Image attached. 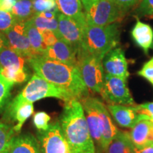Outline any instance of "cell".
Listing matches in <instances>:
<instances>
[{
  "label": "cell",
  "instance_id": "cell-1",
  "mask_svg": "<svg viewBox=\"0 0 153 153\" xmlns=\"http://www.w3.org/2000/svg\"><path fill=\"white\" fill-rule=\"evenodd\" d=\"M28 61L36 74L65 91L73 99L81 100L89 96V89L77 66L65 64L43 55L31 57Z\"/></svg>",
  "mask_w": 153,
  "mask_h": 153
},
{
  "label": "cell",
  "instance_id": "cell-2",
  "mask_svg": "<svg viewBox=\"0 0 153 153\" xmlns=\"http://www.w3.org/2000/svg\"><path fill=\"white\" fill-rule=\"evenodd\" d=\"M60 125L72 153H96L94 142L79 100L72 99L65 102Z\"/></svg>",
  "mask_w": 153,
  "mask_h": 153
},
{
  "label": "cell",
  "instance_id": "cell-3",
  "mask_svg": "<svg viewBox=\"0 0 153 153\" xmlns=\"http://www.w3.org/2000/svg\"><path fill=\"white\" fill-rule=\"evenodd\" d=\"M120 30L117 23L106 26L87 25L77 59L84 55L104 57L119 43Z\"/></svg>",
  "mask_w": 153,
  "mask_h": 153
},
{
  "label": "cell",
  "instance_id": "cell-4",
  "mask_svg": "<svg viewBox=\"0 0 153 153\" xmlns=\"http://www.w3.org/2000/svg\"><path fill=\"white\" fill-rule=\"evenodd\" d=\"M45 98H56L65 102L73 99L65 91L35 74L23 90L11 101L8 106V114L24 103H33Z\"/></svg>",
  "mask_w": 153,
  "mask_h": 153
},
{
  "label": "cell",
  "instance_id": "cell-5",
  "mask_svg": "<svg viewBox=\"0 0 153 153\" xmlns=\"http://www.w3.org/2000/svg\"><path fill=\"white\" fill-rule=\"evenodd\" d=\"M87 25L106 26L116 23L125 16L111 0H96L85 10Z\"/></svg>",
  "mask_w": 153,
  "mask_h": 153
},
{
  "label": "cell",
  "instance_id": "cell-6",
  "mask_svg": "<svg viewBox=\"0 0 153 153\" xmlns=\"http://www.w3.org/2000/svg\"><path fill=\"white\" fill-rule=\"evenodd\" d=\"M77 68L88 89L94 93L100 94L105 76L103 58L94 55H84L78 58Z\"/></svg>",
  "mask_w": 153,
  "mask_h": 153
},
{
  "label": "cell",
  "instance_id": "cell-7",
  "mask_svg": "<svg viewBox=\"0 0 153 153\" xmlns=\"http://www.w3.org/2000/svg\"><path fill=\"white\" fill-rule=\"evenodd\" d=\"M127 80L105 74L104 82L101 90V95L105 101L109 104L123 106H135Z\"/></svg>",
  "mask_w": 153,
  "mask_h": 153
},
{
  "label": "cell",
  "instance_id": "cell-8",
  "mask_svg": "<svg viewBox=\"0 0 153 153\" xmlns=\"http://www.w3.org/2000/svg\"><path fill=\"white\" fill-rule=\"evenodd\" d=\"M38 137L41 153H72L59 122L51 124L47 131L41 132Z\"/></svg>",
  "mask_w": 153,
  "mask_h": 153
},
{
  "label": "cell",
  "instance_id": "cell-9",
  "mask_svg": "<svg viewBox=\"0 0 153 153\" xmlns=\"http://www.w3.org/2000/svg\"><path fill=\"white\" fill-rule=\"evenodd\" d=\"M57 17L60 38L72 45L78 53L81 48L86 27L61 13H58Z\"/></svg>",
  "mask_w": 153,
  "mask_h": 153
},
{
  "label": "cell",
  "instance_id": "cell-10",
  "mask_svg": "<svg viewBox=\"0 0 153 153\" xmlns=\"http://www.w3.org/2000/svg\"><path fill=\"white\" fill-rule=\"evenodd\" d=\"M4 34L9 41L10 48L27 57L28 60L36 56L30 46L24 21H17L11 29Z\"/></svg>",
  "mask_w": 153,
  "mask_h": 153
},
{
  "label": "cell",
  "instance_id": "cell-11",
  "mask_svg": "<svg viewBox=\"0 0 153 153\" xmlns=\"http://www.w3.org/2000/svg\"><path fill=\"white\" fill-rule=\"evenodd\" d=\"M104 72L108 75L127 80L129 76L128 62L123 50L116 47L107 53L103 59Z\"/></svg>",
  "mask_w": 153,
  "mask_h": 153
},
{
  "label": "cell",
  "instance_id": "cell-12",
  "mask_svg": "<svg viewBox=\"0 0 153 153\" xmlns=\"http://www.w3.org/2000/svg\"><path fill=\"white\" fill-rule=\"evenodd\" d=\"M95 97H88L80 101L83 106L90 135L94 142L101 147L102 133H101V119L95 105Z\"/></svg>",
  "mask_w": 153,
  "mask_h": 153
},
{
  "label": "cell",
  "instance_id": "cell-13",
  "mask_svg": "<svg viewBox=\"0 0 153 153\" xmlns=\"http://www.w3.org/2000/svg\"><path fill=\"white\" fill-rule=\"evenodd\" d=\"M43 55L65 64L77 66V51L62 39H59L53 45L48 47Z\"/></svg>",
  "mask_w": 153,
  "mask_h": 153
},
{
  "label": "cell",
  "instance_id": "cell-14",
  "mask_svg": "<svg viewBox=\"0 0 153 153\" xmlns=\"http://www.w3.org/2000/svg\"><path fill=\"white\" fill-rule=\"evenodd\" d=\"M95 105L101 119V133H102V143L101 148L106 150L108 145L116 136L118 129L114 125L111 117V114L108 111L107 106L99 99L95 98Z\"/></svg>",
  "mask_w": 153,
  "mask_h": 153
},
{
  "label": "cell",
  "instance_id": "cell-15",
  "mask_svg": "<svg viewBox=\"0 0 153 153\" xmlns=\"http://www.w3.org/2000/svg\"><path fill=\"white\" fill-rule=\"evenodd\" d=\"M141 116L142 118L129 133L132 143L136 148L153 145V122Z\"/></svg>",
  "mask_w": 153,
  "mask_h": 153
},
{
  "label": "cell",
  "instance_id": "cell-16",
  "mask_svg": "<svg viewBox=\"0 0 153 153\" xmlns=\"http://www.w3.org/2000/svg\"><path fill=\"white\" fill-rule=\"evenodd\" d=\"M107 108L116 123L123 128H132L142 118L134 109L133 106L108 104Z\"/></svg>",
  "mask_w": 153,
  "mask_h": 153
},
{
  "label": "cell",
  "instance_id": "cell-17",
  "mask_svg": "<svg viewBox=\"0 0 153 153\" xmlns=\"http://www.w3.org/2000/svg\"><path fill=\"white\" fill-rule=\"evenodd\" d=\"M58 11L86 27L85 9L81 0H55Z\"/></svg>",
  "mask_w": 153,
  "mask_h": 153
},
{
  "label": "cell",
  "instance_id": "cell-18",
  "mask_svg": "<svg viewBox=\"0 0 153 153\" xmlns=\"http://www.w3.org/2000/svg\"><path fill=\"white\" fill-rule=\"evenodd\" d=\"M133 41L145 53H148L153 44V30L149 24L137 19L131 31Z\"/></svg>",
  "mask_w": 153,
  "mask_h": 153
},
{
  "label": "cell",
  "instance_id": "cell-19",
  "mask_svg": "<svg viewBox=\"0 0 153 153\" xmlns=\"http://www.w3.org/2000/svg\"><path fill=\"white\" fill-rule=\"evenodd\" d=\"M8 153H41L38 140L30 134L14 136Z\"/></svg>",
  "mask_w": 153,
  "mask_h": 153
},
{
  "label": "cell",
  "instance_id": "cell-20",
  "mask_svg": "<svg viewBox=\"0 0 153 153\" xmlns=\"http://www.w3.org/2000/svg\"><path fill=\"white\" fill-rule=\"evenodd\" d=\"M133 148L128 132L119 131L105 151L106 153H133Z\"/></svg>",
  "mask_w": 153,
  "mask_h": 153
},
{
  "label": "cell",
  "instance_id": "cell-21",
  "mask_svg": "<svg viewBox=\"0 0 153 153\" xmlns=\"http://www.w3.org/2000/svg\"><path fill=\"white\" fill-rule=\"evenodd\" d=\"M27 57L14 50L8 48L0 51V67L1 68H17L26 69Z\"/></svg>",
  "mask_w": 153,
  "mask_h": 153
},
{
  "label": "cell",
  "instance_id": "cell-22",
  "mask_svg": "<svg viewBox=\"0 0 153 153\" xmlns=\"http://www.w3.org/2000/svg\"><path fill=\"white\" fill-rule=\"evenodd\" d=\"M25 24H26V33L31 48L33 49L36 56L43 55L48 47L43 43L41 33L36 28L31 19L26 21Z\"/></svg>",
  "mask_w": 153,
  "mask_h": 153
},
{
  "label": "cell",
  "instance_id": "cell-23",
  "mask_svg": "<svg viewBox=\"0 0 153 153\" xmlns=\"http://www.w3.org/2000/svg\"><path fill=\"white\" fill-rule=\"evenodd\" d=\"M33 103H24L9 114L13 120L16 122V125L14 126L15 133H19L21 131L23 125L33 114Z\"/></svg>",
  "mask_w": 153,
  "mask_h": 153
},
{
  "label": "cell",
  "instance_id": "cell-24",
  "mask_svg": "<svg viewBox=\"0 0 153 153\" xmlns=\"http://www.w3.org/2000/svg\"><path fill=\"white\" fill-rule=\"evenodd\" d=\"M10 12L17 20L24 22L29 20L36 14L32 0H16Z\"/></svg>",
  "mask_w": 153,
  "mask_h": 153
},
{
  "label": "cell",
  "instance_id": "cell-25",
  "mask_svg": "<svg viewBox=\"0 0 153 153\" xmlns=\"http://www.w3.org/2000/svg\"><path fill=\"white\" fill-rule=\"evenodd\" d=\"M14 133V127L0 121V153H8Z\"/></svg>",
  "mask_w": 153,
  "mask_h": 153
},
{
  "label": "cell",
  "instance_id": "cell-26",
  "mask_svg": "<svg viewBox=\"0 0 153 153\" xmlns=\"http://www.w3.org/2000/svg\"><path fill=\"white\" fill-rule=\"evenodd\" d=\"M0 75L12 83H23L28 79L26 69L17 68H1Z\"/></svg>",
  "mask_w": 153,
  "mask_h": 153
},
{
  "label": "cell",
  "instance_id": "cell-27",
  "mask_svg": "<svg viewBox=\"0 0 153 153\" xmlns=\"http://www.w3.org/2000/svg\"><path fill=\"white\" fill-rule=\"evenodd\" d=\"M31 19L39 31H41V30H52V31L56 34L57 37L60 38V36H59L58 33V21H57V17L55 19H50L42 16L39 14H35Z\"/></svg>",
  "mask_w": 153,
  "mask_h": 153
},
{
  "label": "cell",
  "instance_id": "cell-28",
  "mask_svg": "<svg viewBox=\"0 0 153 153\" xmlns=\"http://www.w3.org/2000/svg\"><path fill=\"white\" fill-rule=\"evenodd\" d=\"M14 85V83L8 81L0 75V111L7 104Z\"/></svg>",
  "mask_w": 153,
  "mask_h": 153
},
{
  "label": "cell",
  "instance_id": "cell-29",
  "mask_svg": "<svg viewBox=\"0 0 153 153\" xmlns=\"http://www.w3.org/2000/svg\"><path fill=\"white\" fill-rule=\"evenodd\" d=\"M17 21L10 11L0 10V32L5 33L11 29Z\"/></svg>",
  "mask_w": 153,
  "mask_h": 153
},
{
  "label": "cell",
  "instance_id": "cell-30",
  "mask_svg": "<svg viewBox=\"0 0 153 153\" xmlns=\"http://www.w3.org/2000/svg\"><path fill=\"white\" fill-rule=\"evenodd\" d=\"M35 13L58 11L55 0H32Z\"/></svg>",
  "mask_w": 153,
  "mask_h": 153
},
{
  "label": "cell",
  "instance_id": "cell-31",
  "mask_svg": "<svg viewBox=\"0 0 153 153\" xmlns=\"http://www.w3.org/2000/svg\"><path fill=\"white\" fill-rule=\"evenodd\" d=\"M50 120L51 116L45 111L37 112L33 115V124L40 132H44L49 128Z\"/></svg>",
  "mask_w": 153,
  "mask_h": 153
},
{
  "label": "cell",
  "instance_id": "cell-32",
  "mask_svg": "<svg viewBox=\"0 0 153 153\" xmlns=\"http://www.w3.org/2000/svg\"><path fill=\"white\" fill-rule=\"evenodd\" d=\"M137 5L135 11L137 16H153V0H141Z\"/></svg>",
  "mask_w": 153,
  "mask_h": 153
},
{
  "label": "cell",
  "instance_id": "cell-33",
  "mask_svg": "<svg viewBox=\"0 0 153 153\" xmlns=\"http://www.w3.org/2000/svg\"><path fill=\"white\" fill-rule=\"evenodd\" d=\"M133 108L137 114L144 116L146 119L150 120L153 122V101L135 105L133 106Z\"/></svg>",
  "mask_w": 153,
  "mask_h": 153
},
{
  "label": "cell",
  "instance_id": "cell-34",
  "mask_svg": "<svg viewBox=\"0 0 153 153\" xmlns=\"http://www.w3.org/2000/svg\"><path fill=\"white\" fill-rule=\"evenodd\" d=\"M137 74L145 78L153 87V57L143 65L141 70L137 72Z\"/></svg>",
  "mask_w": 153,
  "mask_h": 153
},
{
  "label": "cell",
  "instance_id": "cell-35",
  "mask_svg": "<svg viewBox=\"0 0 153 153\" xmlns=\"http://www.w3.org/2000/svg\"><path fill=\"white\" fill-rule=\"evenodd\" d=\"M121 10L123 14H126L127 11L138 4L141 0H111Z\"/></svg>",
  "mask_w": 153,
  "mask_h": 153
},
{
  "label": "cell",
  "instance_id": "cell-36",
  "mask_svg": "<svg viewBox=\"0 0 153 153\" xmlns=\"http://www.w3.org/2000/svg\"><path fill=\"white\" fill-rule=\"evenodd\" d=\"M42 38H43V43L47 47L51 46L53 44L56 43L60 38L57 37V36L55 34L54 32L50 30H43L40 31Z\"/></svg>",
  "mask_w": 153,
  "mask_h": 153
},
{
  "label": "cell",
  "instance_id": "cell-37",
  "mask_svg": "<svg viewBox=\"0 0 153 153\" xmlns=\"http://www.w3.org/2000/svg\"><path fill=\"white\" fill-rule=\"evenodd\" d=\"M16 0H0V10L11 11Z\"/></svg>",
  "mask_w": 153,
  "mask_h": 153
},
{
  "label": "cell",
  "instance_id": "cell-38",
  "mask_svg": "<svg viewBox=\"0 0 153 153\" xmlns=\"http://www.w3.org/2000/svg\"><path fill=\"white\" fill-rule=\"evenodd\" d=\"M133 153H153V145H147L142 148H136L134 146Z\"/></svg>",
  "mask_w": 153,
  "mask_h": 153
},
{
  "label": "cell",
  "instance_id": "cell-39",
  "mask_svg": "<svg viewBox=\"0 0 153 153\" xmlns=\"http://www.w3.org/2000/svg\"><path fill=\"white\" fill-rule=\"evenodd\" d=\"M9 48L8 40L4 33L0 32V51L5 48Z\"/></svg>",
  "mask_w": 153,
  "mask_h": 153
},
{
  "label": "cell",
  "instance_id": "cell-40",
  "mask_svg": "<svg viewBox=\"0 0 153 153\" xmlns=\"http://www.w3.org/2000/svg\"><path fill=\"white\" fill-rule=\"evenodd\" d=\"M96 0H81L84 9H85V10L87 9Z\"/></svg>",
  "mask_w": 153,
  "mask_h": 153
},
{
  "label": "cell",
  "instance_id": "cell-41",
  "mask_svg": "<svg viewBox=\"0 0 153 153\" xmlns=\"http://www.w3.org/2000/svg\"><path fill=\"white\" fill-rule=\"evenodd\" d=\"M151 48H152V49H153V44H152V47H151Z\"/></svg>",
  "mask_w": 153,
  "mask_h": 153
},
{
  "label": "cell",
  "instance_id": "cell-42",
  "mask_svg": "<svg viewBox=\"0 0 153 153\" xmlns=\"http://www.w3.org/2000/svg\"><path fill=\"white\" fill-rule=\"evenodd\" d=\"M0 69H1V67H0Z\"/></svg>",
  "mask_w": 153,
  "mask_h": 153
}]
</instances>
